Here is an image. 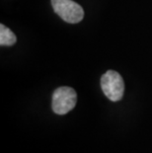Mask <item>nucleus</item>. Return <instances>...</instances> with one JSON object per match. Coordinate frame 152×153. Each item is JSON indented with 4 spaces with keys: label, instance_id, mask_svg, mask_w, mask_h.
Returning <instances> with one entry per match:
<instances>
[{
    "label": "nucleus",
    "instance_id": "nucleus-1",
    "mask_svg": "<svg viewBox=\"0 0 152 153\" xmlns=\"http://www.w3.org/2000/svg\"><path fill=\"white\" fill-rule=\"evenodd\" d=\"M101 87L105 96L113 102L119 101L125 92L122 77L115 70H108L101 78Z\"/></svg>",
    "mask_w": 152,
    "mask_h": 153
},
{
    "label": "nucleus",
    "instance_id": "nucleus-2",
    "mask_svg": "<svg viewBox=\"0 0 152 153\" xmlns=\"http://www.w3.org/2000/svg\"><path fill=\"white\" fill-rule=\"evenodd\" d=\"M77 94L71 87H59L53 94V112L57 115H65L70 112L76 105Z\"/></svg>",
    "mask_w": 152,
    "mask_h": 153
},
{
    "label": "nucleus",
    "instance_id": "nucleus-3",
    "mask_svg": "<svg viewBox=\"0 0 152 153\" xmlns=\"http://www.w3.org/2000/svg\"><path fill=\"white\" fill-rule=\"evenodd\" d=\"M51 5L54 12L70 24L79 23L84 17L83 8L72 0H51Z\"/></svg>",
    "mask_w": 152,
    "mask_h": 153
},
{
    "label": "nucleus",
    "instance_id": "nucleus-4",
    "mask_svg": "<svg viewBox=\"0 0 152 153\" xmlns=\"http://www.w3.org/2000/svg\"><path fill=\"white\" fill-rule=\"evenodd\" d=\"M17 38L15 34L3 24L0 25V45H12L16 43Z\"/></svg>",
    "mask_w": 152,
    "mask_h": 153
}]
</instances>
